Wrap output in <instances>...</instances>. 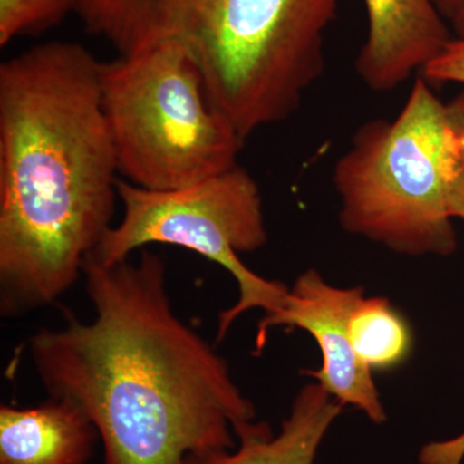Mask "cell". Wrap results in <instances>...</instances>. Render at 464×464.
Instances as JSON below:
<instances>
[{
    "label": "cell",
    "instance_id": "6da1fadb",
    "mask_svg": "<svg viewBox=\"0 0 464 464\" xmlns=\"http://www.w3.org/2000/svg\"><path fill=\"white\" fill-rule=\"evenodd\" d=\"M83 277L93 319L66 314L29 350L48 396L99 432L103 464H185L273 432L224 357L177 315L160 256L143 249L110 266L87 258Z\"/></svg>",
    "mask_w": 464,
    "mask_h": 464
},
{
    "label": "cell",
    "instance_id": "7a4b0ae2",
    "mask_svg": "<svg viewBox=\"0 0 464 464\" xmlns=\"http://www.w3.org/2000/svg\"><path fill=\"white\" fill-rule=\"evenodd\" d=\"M101 61L48 42L0 65V314L29 315L83 276L111 227L119 166Z\"/></svg>",
    "mask_w": 464,
    "mask_h": 464
},
{
    "label": "cell",
    "instance_id": "3957f363",
    "mask_svg": "<svg viewBox=\"0 0 464 464\" xmlns=\"http://www.w3.org/2000/svg\"><path fill=\"white\" fill-rule=\"evenodd\" d=\"M342 0H87L97 36L132 56L177 44L213 106L246 139L282 123L325 69Z\"/></svg>",
    "mask_w": 464,
    "mask_h": 464
},
{
    "label": "cell",
    "instance_id": "277c9868",
    "mask_svg": "<svg viewBox=\"0 0 464 464\" xmlns=\"http://www.w3.org/2000/svg\"><path fill=\"white\" fill-rule=\"evenodd\" d=\"M460 157L447 103L418 78L400 114L366 121L335 161L342 227L411 257L453 255L448 200Z\"/></svg>",
    "mask_w": 464,
    "mask_h": 464
},
{
    "label": "cell",
    "instance_id": "5b68a950",
    "mask_svg": "<svg viewBox=\"0 0 464 464\" xmlns=\"http://www.w3.org/2000/svg\"><path fill=\"white\" fill-rule=\"evenodd\" d=\"M101 102L125 181L168 191L237 166L244 140L177 44L101 61Z\"/></svg>",
    "mask_w": 464,
    "mask_h": 464
},
{
    "label": "cell",
    "instance_id": "8992f818",
    "mask_svg": "<svg viewBox=\"0 0 464 464\" xmlns=\"http://www.w3.org/2000/svg\"><path fill=\"white\" fill-rule=\"evenodd\" d=\"M123 218L103 235L90 259L114 265L152 244L179 246L216 262L237 280L239 298L218 316L217 342L253 308L266 314L285 304L289 288L265 279L241 262L267 243L264 203L257 181L243 167L177 190L157 191L119 179Z\"/></svg>",
    "mask_w": 464,
    "mask_h": 464
},
{
    "label": "cell",
    "instance_id": "52a82bcc",
    "mask_svg": "<svg viewBox=\"0 0 464 464\" xmlns=\"http://www.w3.org/2000/svg\"><path fill=\"white\" fill-rule=\"evenodd\" d=\"M364 289L338 288L314 268L299 275L289 288L285 304L259 322L256 347L261 351L273 328H298L310 333L322 351V366L306 371L316 383L342 405L362 411L375 424L386 422L387 414L372 369L356 355L350 335V317Z\"/></svg>",
    "mask_w": 464,
    "mask_h": 464
},
{
    "label": "cell",
    "instance_id": "ba28073f",
    "mask_svg": "<svg viewBox=\"0 0 464 464\" xmlns=\"http://www.w3.org/2000/svg\"><path fill=\"white\" fill-rule=\"evenodd\" d=\"M368 34L356 72L374 92H391L436 60L453 41L433 0H364Z\"/></svg>",
    "mask_w": 464,
    "mask_h": 464
},
{
    "label": "cell",
    "instance_id": "9c48e42d",
    "mask_svg": "<svg viewBox=\"0 0 464 464\" xmlns=\"http://www.w3.org/2000/svg\"><path fill=\"white\" fill-rule=\"evenodd\" d=\"M97 439L91 420L63 400L0 408V464H85Z\"/></svg>",
    "mask_w": 464,
    "mask_h": 464
},
{
    "label": "cell",
    "instance_id": "30bf717a",
    "mask_svg": "<svg viewBox=\"0 0 464 464\" xmlns=\"http://www.w3.org/2000/svg\"><path fill=\"white\" fill-rule=\"evenodd\" d=\"M343 405L316 382L290 406L280 431L240 440L230 450L191 456L185 464H315L317 451Z\"/></svg>",
    "mask_w": 464,
    "mask_h": 464
},
{
    "label": "cell",
    "instance_id": "8fae6325",
    "mask_svg": "<svg viewBox=\"0 0 464 464\" xmlns=\"http://www.w3.org/2000/svg\"><path fill=\"white\" fill-rule=\"evenodd\" d=\"M350 335L356 355L368 368H396L411 353V331L387 298H360L350 317Z\"/></svg>",
    "mask_w": 464,
    "mask_h": 464
},
{
    "label": "cell",
    "instance_id": "7c38bea8",
    "mask_svg": "<svg viewBox=\"0 0 464 464\" xmlns=\"http://www.w3.org/2000/svg\"><path fill=\"white\" fill-rule=\"evenodd\" d=\"M78 0H0V45L57 25Z\"/></svg>",
    "mask_w": 464,
    "mask_h": 464
},
{
    "label": "cell",
    "instance_id": "4fadbf2b",
    "mask_svg": "<svg viewBox=\"0 0 464 464\" xmlns=\"http://www.w3.org/2000/svg\"><path fill=\"white\" fill-rule=\"evenodd\" d=\"M422 75L430 83L464 84V39L454 36L444 52L424 67Z\"/></svg>",
    "mask_w": 464,
    "mask_h": 464
},
{
    "label": "cell",
    "instance_id": "5bb4252c",
    "mask_svg": "<svg viewBox=\"0 0 464 464\" xmlns=\"http://www.w3.org/2000/svg\"><path fill=\"white\" fill-rule=\"evenodd\" d=\"M418 459L420 464H463L464 431L454 438L424 445Z\"/></svg>",
    "mask_w": 464,
    "mask_h": 464
},
{
    "label": "cell",
    "instance_id": "9a60e30c",
    "mask_svg": "<svg viewBox=\"0 0 464 464\" xmlns=\"http://www.w3.org/2000/svg\"><path fill=\"white\" fill-rule=\"evenodd\" d=\"M449 213L451 218L464 221V146L462 145V157L458 164L457 172L451 181L449 190Z\"/></svg>",
    "mask_w": 464,
    "mask_h": 464
},
{
    "label": "cell",
    "instance_id": "2e32d148",
    "mask_svg": "<svg viewBox=\"0 0 464 464\" xmlns=\"http://www.w3.org/2000/svg\"><path fill=\"white\" fill-rule=\"evenodd\" d=\"M447 105L451 127L456 130L458 139L464 146V90Z\"/></svg>",
    "mask_w": 464,
    "mask_h": 464
},
{
    "label": "cell",
    "instance_id": "e0dca14e",
    "mask_svg": "<svg viewBox=\"0 0 464 464\" xmlns=\"http://www.w3.org/2000/svg\"><path fill=\"white\" fill-rule=\"evenodd\" d=\"M445 20L451 21L462 11L464 0H433Z\"/></svg>",
    "mask_w": 464,
    "mask_h": 464
},
{
    "label": "cell",
    "instance_id": "ac0fdd59",
    "mask_svg": "<svg viewBox=\"0 0 464 464\" xmlns=\"http://www.w3.org/2000/svg\"><path fill=\"white\" fill-rule=\"evenodd\" d=\"M451 29H453L456 38L464 39V7L453 20L450 21Z\"/></svg>",
    "mask_w": 464,
    "mask_h": 464
}]
</instances>
